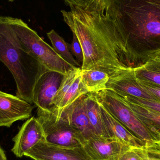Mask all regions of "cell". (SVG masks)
Wrapping results in <instances>:
<instances>
[{
    "label": "cell",
    "mask_w": 160,
    "mask_h": 160,
    "mask_svg": "<svg viewBox=\"0 0 160 160\" xmlns=\"http://www.w3.org/2000/svg\"><path fill=\"white\" fill-rule=\"evenodd\" d=\"M133 70L137 81L160 87V56Z\"/></svg>",
    "instance_id": "cell-17"
},
{
    "label": "cell",
    "mask_w": 160,
    "mask_h": 160,
    "mask_svg": "<svg viewBox=\"0 0 160 160\" xmlns=\"http://www.w3.org/2000/svg\"><path fill=\"white\" fill-rule=\"evenodd\" d=\"M82 69L79 68L77 70L68 72L64 75L63 78L53 100V107L57 108L61 103L65 94L73 83L76 77L79 74Z\"/></svg>",
    "instance_id": "cell-21"
},
{
    "label": "cell",
    "mask_w": 160,
    "mask_h": 160,
    "mask_svg": "<svg viewBox=\"0 0 160 160\" xmlns=\"http://www.w3.org/2000/svg\"><path fill=\"white\" fill-rule=\"evenodd\" d=\"M81 74L82 70L74 80L73 83L69 88L59 106L57 108L53 107L58 117L60 116L62 112L66 108L76 101L81 96L88 93L87 90L81 82Z\"/></svg>",
    "instance_id": "cell-19"
},
{
    "label": "cell",
    "mask_w": 160,
    "mask_h": 160,
    "mask_svg": "<svg viewBox=\"0 0 160 160\" xmlns=\"http://www.w3.org/2000/svg\"><path fill=\"white\" fill-rule=\"evenodd\" d=\"M106 4V0H89L88 6L104 12Z\"/></svg>",
    "instance_id": "cell-25"
},
{
    "label": "cell",
    "mask_w": 160,
    "mask_h": 160,
    "mask_svg": "<svg viewBox=\"0 0 160 160\" xmlns=\"http://www.w3.org/2000/svg\"><path fill=\"white\" fill-rule=\"evenodd\" d=\"M67 4L71 7H79L85 8L87 7L89 0H64Z\"/></svg>",
    "instance_id": "cell-27"
},
{
    "label": "cell",
    "mask_w": 160,
    "mask_h": 160,
    "mask_svg": "<svg viewBox=\"0 0 160 160\" xmlns=\"http://www.w3.org/2000/svg\"><path fill=\"white\" fill-rule=\"evenodd\" d=\"M157 144H158V147L160 149V144L158 143V142H157Z\"/></svg>",
    "instance_id": "cell-31"
},
{
    "label": "cell",
    "mask_w": 160,
    "mask_h": 160,
    "mask_svg": "<svg viewBox=\"0 0 160 160\" xmlns=\"http://www.w3.org/2000/svg\"><path fill=\"white\" fill-rule=\"evenodd\" d=\"M81 82L88 93H95L106 89L110 78L107 73L96 69L82 70Z\"/></svg>",
    "instance_id": "cell-18"
},
{
    "label": "cell",
    "mask_w": 160,
    "mask_h": 160,
    "mask_svg": "<svg viewBox=\"0 0 160 160\" xmlns=\"http://www.w3.org/2000/svg\"><path fill=\"white\" fill-rule=\"evenodd\" d=\"M36 118L43 128L48 142L69 148L83 145L85 140L81 133L62 113L58 117L53 107L48 110L38 108Z\"/></svg>",
    "instance_id": "cell-6"
},
{
    "label": "cell",
    "mask_w": 160,
    "mask_h": 160,
    "mask_svg": "<svg viewBox=\"0 0 160 160\" xmlns=\"http://www.w3.org/2000/svg\"><path fill=\"white\" fill-rule=\"evenodd\" d=\"M148 156V148H133L122 154L118 160H144Z\"/></svg>",
    "instance_id": "cell-22"
},
{
    "label": "cell",
    "mask_w": 160,
    "mask_h": 160,
    "mask_svg": "<svg viewBox=\"0 0 160 160\" xmlns=\"http://www.w3.org/2000/svg\"><path fill=\"white\" fill-rule=\"evenodd\" d=\"M0 160H7L6 157L2 148L0 147Z\"/></svg>",
    "instance_id": "cell-29"
},
{
    "label": "cell",
    "mask_w": 160,
    "mask_h": 160,
    "mask_svg": "<svg viewBox=\"0 0 160 160\" xmlns=\"http://www.w3.org/2000/svg\"><path fill=\"white\" fill-rule=\"evenodd\" d=\"M85 95H82L62 112L69 123L81 133L85 141L97 136L87 114Z\"/></svg>",
    "instance_id": "cell-13"
},
{
    "label": "cell",
    "mask_w": 160,
    "mask_h": 160,
    "mask_svg": "<svg viewBox=\"0 0 160 160\" xmlns=\"http://www.w3.org/2000/svg\"><path fill=\"white\" fill-rule=\"evenodd\" d=\"M62 10L64 21L79 41L83 53L82 70L96 69L110 77L128 70L114 29L104 12L90 6Z\"/></svg>",
    "instance_id": "cell-2"
},
{
    "label": "cell",
    "mask_w": 160,
    "mask_h": 160,
    "mask_svg": "<svg viewBox=\"0 0 160 160\" xmlns=\"http://www.w3.org/2000/svg\"><path fill=\"white\" fill-rule=\"evenodd\" d=\"M126 96V95H125ZM128 97L130 99L135 102H138L140 104H142L148 108H150L152 110H155L158 112H160V102L156 101L144 99L139 98L131 96H126Z\"/></svg>",
    "instance_id": "cell-24"
},
{
    "label": "cell",
    "mask_w": 160,
    "mask_h": 160,
    "mask_svg": "<svg viewBox=\"0 0 160 160\" xmlns=\"http://www.w3.org/2000/svg\"><path fill=\"white\" fill-rule=\"evenodd\" d=\"M138 82L141 85L142 87L145 89L149 91L151 93L155 94L156 96L160 98V87L146 83L138 81Z\"/></svg>",
    "instance_id": "cell-26"
},
{
    "label": "cell",
    "mask_w": 160,
    "mask_h": 160,
    "mask_svg": "<svg viewBox=\"0 0 160 160\" xmlns=\"http://www.w3.org/2000/svg\"><path fill=\"white\" fill-rule=\"evenodd\" d=\"M8 1L10 2H14V1H16V0H8Z\"/></svg>",
    "instance_id": "cell-32"
},
{
    "label": "cell",
    "mask_w": 160,
    "mask_h": 160,
    "mask_svg": "<svg viewBox=\"0 0 160 160\" xmlns=\"http://www.w3.org/2000/svg\"><path fill=\"white\" fill-rule=\"evenodd\" d=\"M47 36L50 40L55 52L64 60L76 68H80V64L74 58L68 48V44L54 30L47 33Z\"/></svg>",
    "instance_id": "cell-20"
},
{
    "label": "cell",
    "mask_w": 160,
    "mask_h": 160,
    "mask_svg": "<svg viewBox=\"0 0 160 160\" xmlns=\"http://www.w3.org/2000/svg\"><path fill=\"white\" fill-rule=\"evenodd\" d=\"M144 160H160V157L149 155V156Z\"/></svg>",
    "instance_id": "cell-30"
},
{
    "label": "cell",
    "mask_w": 160,
    "mask_h": 160,
    "mask_svg": "<svg viewBox=\"0 0 160 160\" xmlns=\"http://www.w3.org/2000/svg\"><path fill=\"white\" fill-rule=\"evenodd\" d=\"M34 160H92L83 146L69 148L41 141L24 154Z\"/></svg>",
    "instance_id": "cell-8"
},
{
    "label": "cell",
    "mask_w": 160,
    "mask_h": 160,
    "mask_svg": "<svg viewBox=\"0 0 160 160\" xmlns=\"http://www.w3.org/2000/svg\"><path fill=\"white\" fill-rule=\"evenodd\" d=\"M99 105L102 119L110 137L116 138L132 148H148L144 142L132 134L102 105Z\"/></svg>",
    "instance_id": "cell-14"
},
{
    "label": "cell",
    "mask_w": 160,
    "mask_h": 160,
    "mask_svg": "<svg viewBox=\"0 0 160 160\" xmlns=\"http://www.w3.org/2000/svg\"><path fill=\"white\" fill-rule=\"evenodd\" d=\"M43 141L46 139L41 124L36 118H30L23 123L13 138L14 144L12 152L17 157L22 158L34 146Z\"/></svg>",
    "instance_id": "cell-12"
},
{
    "label": "cell",
    "mask_w": 160,
    "mask_h": 160,
    "mask_svg": "<svg viewBox=\"0 0 160 160\" xmlns=\"http://www.w3.org/2000/svg\"><path fill=\"white\" fill-rule=\"evenodd\" d=\"M104 12L128 69L160 56V0H106Z\"/></svg>",
    "instance_id": "cell-1"
},
{
    "label": "cell",
    "mask_w": 160,
    "mask_h": 160,
    "mask_svg": "<svg viewBox=\"0 0 160 160\" xmlns=\"http://www.w3.org/2000/svg\"><path fill=\"white\" fill-rule=\"evenodd\" d=\"M158 143H160V137L159 141V142H158Z\"/></svg>",
    "instance_id": "cell-33"
},
{
    "label": "cell",
    "mask_w": 160,
    "mask_h": 160,
    "mask_svg": "<svg viewBox=\"0 0 160 160\" xmlns=\"http://www.w3.org/2000/svg\"><path fill=\"white\" fill-rule=\"evenodd\" d=\"M118 95L136 115L158 142L160 137V112L135 102L125 95Z\"/></svg>",
    "instance_id": "cell-15"
},
{
    "label": "cell",
    "mask_w": 160,
    "mask_h": 160,
    "mask_svg": "<svg viewBox=\"0 0 160 160\" xmlns=\"http://www.w3.org/2000/svg\"><path fill=\"white\" fill-rule=\"evenodd\" d=\"M32 110L30 102L0 90V127L9 128L16 121L28 119Z\"/></svg>",
    "instance_id": "cell-10"
},
{
    "label": "cell",
    "mask_w": 160,
    "mask_h": 160,
    "mask_svg": "<svg viewBox=\"0 0 160 160\" xmlns=\"http://www.w3.org/2000/svg\"><path fill=\"white\" fill-rule=\"evenodd\" d=\"M106 89L118 95L160 102V98L145 89L138 82L133 69H128L118 75L110 77L106 84Z\"/></svg>",
    "instance_id": "cell-11"
},
{
    "label": "cell",
    "mask_w": 160,
    "mask_h": 160,
    "mask_svg": "<svg viewBox=\"0 0 160 160\" xmlns=\"http://www.w3.org/2000/svg\"><path fill=\"white\" fill-rule=\"evenodd\" d=\"M82 146L92 160H118L132 148L116 138L98 136L85 141Z\"/></svg>",
    "instance_id": "cell-9"
},
{
    "label": "cell",
    "mask_w": 160,
    "mask_h": 160,
    "mask_svg": "<svg viewBox=\"0 0 160 160\" xmlns=\"http://www.w3.org/2000/svg\"><path fill=\"white\" fill-rule=\"evenodd\" d=\"M148 151L149 154H153L156 157H160V149L157 144L155 146L148 148Z\"/></svg>",
    "instance_id": "cell-28"
},
{
    "label": "cell",
    "mask_w": 160,
    "mask_h": 160,
    "mask_svg": "<svg viewBox=\"0 0 160 160\" xmlns=\"http://www.w3.org/2000/svg\"><path fill=\"white\" fill-rule=\"evenodd\" d=\"M91 94L98 102L117 120L132 134L144 142L148 148L154 146L158 142L145 126L117 94L107 89Z\"/></svg>",
    "instance_id": "cell-5"
},
{
    "label": "cell",
    "mask_w": 160,
    "mask_h": 160,
    "mask_svg": "<svg viewBox=\"0 0 160 160\" xmlns=\"http://www.w3.org/2000/svg\"><path fill=\"white\" fill-rule=\"evenodd\" d=\"M85 105L88 117L97 136L110 137L104 125L100 107L94 96L90 93L85 95Z\"/></svg>",
    "instance_id": "cell-16"
},
{
    "label": "cell",
    "mask_w": 160,
    "mask_h": 160,
    "mask_svg": "<svg viewBox=\"0 0 160 160\" xmlns=\"http://www.w3.org/2000/svg\"><path fill=\"white\" fill-rule=\"evenodd\" d=\"M9 21L22 48L41 65L63 75L79 68L64 60L22 20L9 17Z\"/></svg>",
    "instance_id": "cell-4"
},
{
    "label": "cell",
    "mask_w": 160,
    "mask_h": 160,
    "mask_svg": "<svg viewBox=\"0 0 160 160\" xmlns=\"http://www.w3.org/2000/svg\"><path fill=\"white\" fill-rule=\"evenodd\" d=\"M73 41L71 44H68V48L72 55L75 56L78 62L82 63V64L84 59L82 49L77 36L73 33Z\"/></svg>",
    "instance_id": "cell-23"
},
{
    "label": "cell",
    "mask_w": 160,
    "mask_h": 160,
    "mask_svg": "<svg viewBox=\"0 0 160 160\" xmlns=\"http://www.w3.org/2000/svg\"><path fill=\"white\" fill-rule=\"evenodd\" d=\"M0 61L12 74L17 96L33 103V88L43 66L22 48L9 21L0 16Z\"/></svg>",
    "instance_id": "cell-3"
},
{
    "label": "cell",
    "mask_w": 160,
    "mask_h": 160,
    "mask_svg": "<svg viewBox=\"0 0 160 160\" xmlns=\"http://www.w3.org/2000/svg\"><path fill=\"white\" fill-rule=\"evenodd\" d=\"M64 75L43 66L33 88L32 101L38 108L50 110L60 87Z\"/></svg>",
    "instance_id": "cell-7"
}]
</instances>
